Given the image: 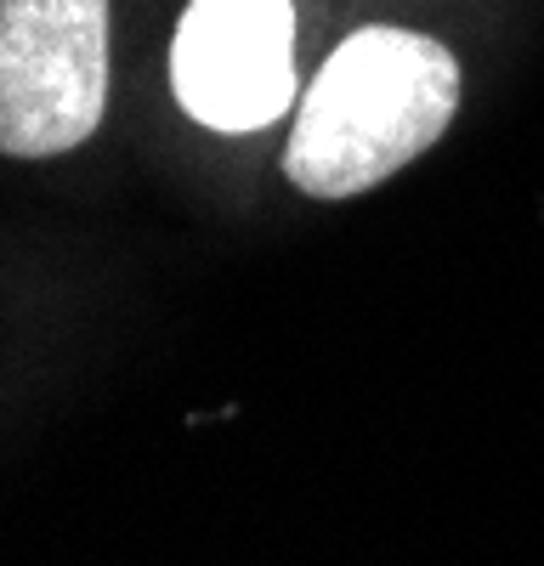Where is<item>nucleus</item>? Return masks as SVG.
Here are the masks:
<instances>
[{"instance_id":"nucleus-1","label":"nucleus","mask_w":544,"mask_h":566,"mask_svg":"<svg viewBox=\"0 0 544 566\" xmlns=\"http://www.w3.org/2000/svg\"><path fill=\"white\" fill-rule=\"evenodd\" d=\"M460 108V63L415 29H357L317 69L284 176L312 199H357L415 165Z\"/></svg>"},{"instance_id":"nucleus-2","label":"nucleus","mask_w":544,"mask_h":566,"mask_svg":"<svg viewBox=\"0 0 544 566\" xmlns=\"http://www.w3.org/2000/svg\"><path fill=\"white\" fill-rule=\"evenodd\" d=\"M108 108V0H0V154L57 159Z\"/></svg>"},{"instance_id":"nucleus-3","label":"nucleus","mask_w":544,"mask_h":566,"mask_svg":"<svg viewBox=\"0 0 544 566\" xmlns=\"http://www.w3.org/2000/svg\"><path fill=\"white\" fill-rule=\"evenodd\" d=\"M176 103L210 130H261L295 103L290 0H188L170 34Z\"/></svg>"}]
</instances>
